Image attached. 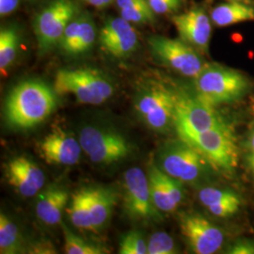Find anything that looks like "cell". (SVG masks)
I'll list each match as a JSON object with an SVG mask.
<instances>
[{
	"label": "cell",
	"mask_w": 254,
	"mask_h": 254,
	"mask_svg": "<svg viewBox=\"0 0 254 254\" xmlns=\"http://www.w3.org/2000/svg\"><path fill=\"white\" fill-rule=\"evenodd\" d=\"M148 42L154 58L182 75L195 78L205 66L200 52L182 39L154 35Z\"/></svg>",
	"instance_id": "9c48e42d"
},
{
	"label": "cell",
	"mask_w": 254,
	"mask_h": 254,
	"mask_svg": "<svg viewBox=\"0 0 254 254\" xmlns=\"http://www.w3.org/2000/svg\"><path fill=\"white\" fill-rule=\"evenodd\" d=\"M178 91L161 83H151L138 91L135 108L146 126L153 131L166 133L175 127Z\"/></svg>",
	"instance_id": "5b68a950"
},
{
	"label": "cell",
	"mask_w": 254,
	"mask_h": 254,
	"mask_svg": "<svg viewBox=\"0 0 254 254\" xmlns=\"http://www.w3.org/2000/svg\"><path fill=\"white\" fill-rule=\"evenodd\" d=\"M32 254H56V250L50 242H39L31 249Z\"/></svg>",
	"instance_id": "836d02e7"
},
{
	"label": "cell",
	"mask_w": 254,
	"mask_h": 254,
	"mask_svg": "<svg viewBox=\"0 0 254 254\" xmlns=\"http://www.w3.org/2000/svg\"><path fill=\"white\" fill-rule=\"evenodd\" d=\"M147 1H149V0H147Z\"/></svg>",
	"instance_id": "f35d334b"
},
{
	"label": "cell",
	"mask_w": 254,
	"mask_h": 254,
	"mask_svg": "<svg viewBox=\"0 0 254 254\" xmlns=\"http://www.w3.org/2000/svg\"><path fill=\"white\" fill-rule=\"evenodd\" d=\"M38 148L46 162L54 165H74L79 161L83 152L80 142L60 128L46 135Z\"/></svg>",
	"instance_id": "9a60e30c"
},
{
	"label": "cell",
	"mask_w": 254,
	"mask_h": 254,
	"mask_svg": "<svg viewBox=\"0 0 254 254\" xmlns=\"http://www.w3.org/2000/svg\"><path fill=\"white\" fill-rule=\"evenodd\" d=\"M66 212L74 227L94 232L91 221L90 188H84L73 192Z\"/></svg>",
	"instance_id": "7402d4cb"
},
{
	"label": "cell",
	"mask_w": 254,
	"mask_h": 254,
	"mask_svg": "<svg viewBox=\"0 0 254 254\" xmlns=\"http://www.w3.org/2000/svg\"><path fill=\"white\" fill-rule=\"evenodd\" d=\"M135 28L123 17L107 19L99 33L101 48L114 58H126L137 46Z\"/></svg>",
	"instance_id": "4fadbf2b"
},
{
	"label": "cell",
	"mask_w": 254,
	"mask_h": 254,
	"mask_svg": "<svg viewBox=\"0 0 254 254\" xmlns=\"http://www.w3.org/2000/svg\"><path fill=\"white\" fill-rule=\"evenodd\" d=\"M20 36L18 30L13 27L1 28L0 31V70L5 73L13 64L18 52Z\"/></svg>",
	"instance_id": "cb8c5ba5"
},
{
	"label": "cell",
	"mask_w": 254,
	"mask_h": 254,
	"mask_svg": "<svg viewBox=\"0 0 254 254\" xmlns=\"http://www.w3.org/2000/svg\"><path fill=\"white\" fill-rule=\"evenodd\" d=\"M247 162L251 172L254 176V152H250V154L247 155Z\"/></svg>",
	"instance_id": "74e56055"
},
{
	"label": "cell",
	"mask_w": 254,
	"mask_h": 254,
	"mask_svg": "<svg viewBox=\"0 0 254 254\" xmlns=\"http://www.w3.org/2000/svg\"><path fill=\"white\" fill-rule=\"evenodd\" d=\"M233 1H235V0H233Z\"/></svg>",
	"instance_id": "ab89813d"
},
{
	"label": "cell",
	"mask_w": 254,
	"mask_h": 254,
	"mask_svg": "<svg viewBox=\"0 0 254 254\" xmlns=\"http://www.w3.org/2000/svg\"><path fill=\"white\" fill-rule=\"evenodd\" d=\"M64 236V250L67 254H104L107 250L100 246L86 241L76 236L65 225H63Z\"/></svg>",
	"instance_id": "d4e9b609"
},
{
	"label": "cell",
	"mask_w": 254,
	"mask_h": 254,
	"mask_svg": "<svg viewBox=\"0 0 254 254\" xmlns=\"http://www.w3.org/2000/svg\"><path fill=\"white\" fill-rule=\"evenodd\" d=\"M57 94H73L76 100L86 105H100L109 100L114 88L103 73L90 68L63 69L55 76Z\"/></svg>",
	"instance_id": "277c9868"
},
{
	"label": "cell",
	"mask_w": 254,
	"mask_h": 254,
	"mask_svg": "<svg viewBox=\"0 0 254 254\" xmlns=\"http://www.w3.org/2000/svg\"><path fill=\"white\" fill-rule=\"evenodd\" d=\"M96 36V26L91 15L78 13L66 27L59 46L66 55L79 56L91 49Z\"/></svg>",
	"instance_id": "ac0fdd59"
},
{
	"label": "cell",
	"mask_w": 254,
	"mask_h": 254,
	"mask_svg": "<svg viewBox=\"0 0 254 254\" xmlns=\"http://www.w3.org/2000/svg\"><path fill=\"white\" fill-rule=\"evenodd\" d=\"M159 168L174 179L188 184L207 178L215 169L200 151L180 137L163 146Z\"/></svg>",
	"instance_id": "3957f363"
},
{
	"label": "cell",
	"mask_w": 254,
	"mask_h": 254,
	"mask_svg": "<svg viewBox=\"0 0 254 254\" xmlns=\"http://www.w3.org/2000/svg\"><path fill=\"white\" fill-rule=\"evenodd\" d=\"M79 142L83 152L94 163H115L130 154V145L125 136L104 128L84 127Z\"/></svg>",
	"instance_id": "30bf717a"
},
{
	"label": "cell",
	"mask_w": 254,
	"mask_h": 254,
	"mask_svg": "<svg viewBox=\"0 0 254 254\" xmlns=\"http://www.w3.org/2000/svg\"><path fill=\"white\" fill-rule=\"evenodd\" d=\"M148 254H178V249L173 237L165 232L153 234L147 243Z\"/></svg>",
	"instance_id": "83f0119b"
},
{
	"label": "cell",
	"mask_w": 254,
	"mask_h": 254,
	"mask_svg": "<svg viewBox=\"0 0 254 254\" xmlns=\"http://www.w3.org/2000/svg\"><path fill=\"white\" fill-rule=\"evenodd\" d=\"M77 14L73 0H55L37 14L33 27L40 54L59 46L66 27Z\"/></svg>",
	"instance_id": "52a82bcc"
},
{
	"label": "cell",
	"mask_w": 254,
	"mask_h": 254,
	"mask_svg": "<svg viewBox=\"0 0 254 254\" xmlns=\"http://www.w3.org/2000/svg\"><path fill=\"white\" fill-rule=\"evenodd\" d=\"M148 2L156 14L172 13L181 5V0H149Z\"/></svg>",
	"instance_id": "4dcf8cb0"
},
{
	"label": "cell",
	"mask_w": 254,
	"mask_h": 254,
	"mask_svg": "<svg viewBox=\"0 0 254 254\" xmlns=\"http://www.w3.org/2000/svg\"><path fill=\"white\" fill-rule=\"evenodd\" d=\"M242 206V200L241 198L236 200H229L225 202H221L216 205H212L207 207V210L215 217L218 218H229L240 210Z\"/></svg>",
	"instance_id": "f546056e"
},
{
	"label": "cell",
	"mask_w": 254,
	"mask_h": 254,
	"mask_svg": "<svg viewBox=\"0 0 254 254\" xmlns=\"http://www.w3.org/2000/svg\"><path fill=\"white\" fill-rule=\"evenodd\" d=\"M250 88L245 74L220 64H205L195 77L196 95L213 107L241 100Z\"/></svg>",
	"instance_id": "7a4b0ae2"
},
{
	"label": "cell",
	"mask_w": 254,
	"mask_h": 254,
	"mask_svg": "<svg viewBox=\"0 0 254 254\" xmlns=\"http://www.w3.org/2000/svg\"><path fill=\"white\" fill-rule=\"evenodd\" d=\"M116 194L109 189L90 188V205L94 232L106 226L116 204Z\"/></svg>",
	"instance_id": "ffe728a7"
},
{
	"label": "cell",
	"mask_w": 254,
	"mask_h": 254,
	"mask_svg": "<svg viewBox=\"0 0 254 254\" xmlns=\"http://www.w3.org/2000/svg\"><path fill=\"white\" fill-rule=\"evenodd\" d=\"M68 192L59 187H50L37 200L36 215L47 225H56L62 221L64 209L68 205Z\"/></svg>",
	"instance_id": "d6986e66"
},
{
	"label": "cell",
	"mask_w": 254,
	"mask_h": 254,
	"mask_svg": "<svg viewBox=\"0 0 254 254\" xmlns=\"http://www.w3.org/2000/svg\"><path fill=\"white\" fill-rule=\"evenodd\" d=\"M232 127L215 108L197 95L178 92L175 129L178 136L200 133L213 128Z\"/></svg>",
	"instance_id": "ba28073f"
},
{
	"label": "cell",
	"mask_w": 254,
	"mask_h": 254,
	"mask_svg": "<svg viewBox=\"0 0 254 254\" xmlns=\"http://www.w3.org/2000/svg\"><path fill=\"white\" fill-rule=\"evenodd\" d=\"M121 17L133 24H149L155 20V12L151 8L147 0H142L136 4L121 8Z\"/></svg>",
	"instance_id": "484cf974"
},
{
	"label": "cell",
	"mask_w": 254,
	"mask_h": 254,
	"mask_svg": "<svg viewBox=\"0 0 254 254\" xmlns=\"http://www.w3.org/2000/svg\"><path fill=\"white\" fill-rule=\"evenodd\" d=\"M225 254H254V241L250 239H239L228 247Z\"/></svg>",
	"instance_id": "1f68e13d"
},
{
	"label": "cell",
	"mask_w": 254,
	"mask_h": 254,
	"mask_svg": "<svg viewBox=\"0 0 254 254\" xmlns=\"http://www.w3.org/2000/svg\"><path fill=\"white\" fill-rule=\"evenodd\" d=\"M179 225L182 235L194 254H216L224 245V232L201 215L184 214L179 219Z\"/></svg>",
	"instance_id": "7c38bea8"
},
{
	"label": "cell",
	"mask_w": 254,
	"mask_h": 254,
	"mask_svg": "<svg viewBox=\"0 0 254 254\" xmlns=\"http://www.w3.org/2000/svg\"><path fill=\"white\" fill-rule=\"evenodd\" d=\"M125 209L136 220H160L161 212L152 199L148 175L140 168H131L124 176Z\"/></svg>",
	"instance_id": "8fae6325"
},
{
	"label": "cell",
	"mask_w": 254,
	"mask_h": 254,
	"mask_svg": "<svg viewBox=\"0 0 254 254\" xmlns=\"http://www.w3.org/2000/svg\"><path fill=\"white\" fill-rule=\"evenodd\" d=\"M6 179L24 197H33L46 183L45 173L25 156L9 160L5 168Z\"/></svg>",
	"instance_id": "2e32d148"
},
{
	"label": "cell",
	"mask_w": 254,
	"mask_h": 254,
	"mask_svg": "<svg viewBox=\"0 0 254 254\" xmlns=\"http://www.w3.org/2000/svg\"><path fill=\"white\" fill-rule=\"evenodd\" d=\"M254 20V7L240 2L218 5L211 11V21L217 27H228Z\"/></svg>",
	"instance_id": "44dd1931"
},
{
	"label": "cell",
	"mask_w": 254,
	"mask_h": 254,
	"mask_svg": "<svg viewBox=\"0 0 254 254\" xmlns=\"http://www.w3.org/2000/svg\"><path fill=\"white\" fill-rule=\"evenodd\" d=\"M140 1H142V0H116V4H117L119 9H121V8H124L127 6L136 4Z\"/></svg>",
	"instance_id": "8d00e7d4"
},
{
	"label": "cell",
	"mask_w": 254,
	"mask_h": 254,
	"mask_svg": "<svg viewBox=\"0 0 254 254\" xmlns=\"http://www.w3.org/2000/svg\"><path fill=\"white\" fill-rule=\"evenodd\" d=\"M179 137L200 151L215 169L229 174L236 171L239 157L232 127L213 128Z\"/></svg>",
	"instance_id": "8992f818"
},
{
	"label": "cell",
	"mask_w": 254,
	"mask_h": 254,
	"mask_svg": "<svg viewBox=\"0 0 254 254\" xmlns=\"http://www.w3.org/2000/svg\"><path fill=\"white\" fill-rule=\"evenodd\" d=\"M148 179L155 207L165 213L175 211L185 197L183 183L164 173L158 166L150 168Z\"/></svg>",
	"instance_id": "e0dca14e"
},
{
	"label": "cell",
	"mask_w": 254,
	"mask_h": 254,
	"mask_svg": "<svg viewBox=\"0 0 254 254\" xmlns=\"http://www.w3.org/2000/svg\"><path fill=\"white\" fill-rule=\"evenodd\" d=\"M248 146L251 152H254V120L251 123L248 133Z\"/></svg>",
	"instance_id": "d590c367"
},
{
	"label": "cell",
	"mask_w": 254,
	"mask_h": 254,
	"mask_svg": "<svg viewBox=\"0 0 254 254\" xmlns=\"http://www.w3.org/2000/svg\"><path fill=\"white\" fill-rule=\"evenodd\" d=\"M19 0H0V15L7 16L18 7Z\"/></svg>",
	"instance_id": "d6a6232c"
},
{
	"label": "cell",
	"mask_w": 254,
	"mask_h": 254,
	"mask_svg": "<svg viewBox=\"0 0 254 254\" xmlns=\"http://www.w3.org/2000/svg\"><path fill=\"white\" fill-rule=\"evenodd\" d=\"M56 91L38 80L22 82L10 91L5 114L11 127L28 129L51 115L56 108Z\"/></svg>",
	"instance_id": "6da1fadb"
},
{
	"label": "cell",
	"mask_w": 254,
	"mask_h": 254,
	"mask_svg": "<svg viewBox=\"0 0 254 254\" xmlns=\"http://www.w3.org/2000/svg\"><path fill=\"white\" fill-rule=\"evenodd\" d=\"M79 1L87 3L91 6H94L98 9H104L110 5L113 1H116V0H79Z\"/></svg>",
	"instance_id": "e575fe53"
},
{
	"label": "cell",
	"mask_w": 254,
	"mask_h": 254,
	"mask_svg": "<svg viewBox=\"0 0 254 254\" xmlns=\"http://www.w3.org/2000/svg\"><path fill=\"white\" fill-rule=\"evenodd\" d=\"M24 250L23 236L17 225L4 213L0 214V254H16Z\"/></svg>",
	"instance_id": "603a6c76"
},
{
	"label": "cell",
	"mask_w": 254,
	"mask_h": 254,
	"mask_svg": "<svg viewBox=\"0 0 254 254\" xmlns=\"http://www.w3.org/2000/svg\"><path fill=\"white\" fill-rule=\"evenodd\" d=\"M198 198L201 204L207 208L209 206L216 205L221 202L239 199L240 197L234 191L213 187H206L199 191Z\"/></svg>",
	"instance_id": "4316f807"
},
{
	"label": "cell",
	"mask_w": 254,
	"mask_h": 254,
	"mask_svg": "<svg viewBox=\"0 0 254 254\" xmlns=\"http://www.w3.org/2000/svg\"><path fill=\"white\" fill-rule=\"evenodd\" d=\"M120 254H148L147 243L141 234L136 231H131L124 235L120 241Z\"/></svg>",
	"instance_id": "f1b7e54d"
},
{
	"label": "cell",
	"mask_w": 254,
	"mask_h": 254,
	"mask_svg": "<svg viewBox=\"0 0 254 254\" xmlns=\"http://www.w3.org/2000/svg\"><path fill=\"white\" fill-rule=\"evenodd\" d=\"M173 25L184 42L198 52L207 53L212 33L211 20L205 10L194 8L173 17Z\"/></svg>",
	"instance_id": "5bb4252c"
}]
</instances>
